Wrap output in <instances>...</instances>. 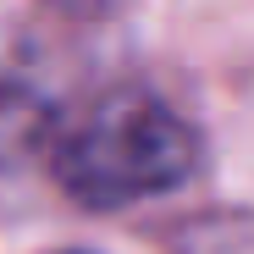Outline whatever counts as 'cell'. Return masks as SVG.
Segmentation results:
<instances>
[{
  "label": "cell",
  "mask_w": 254,
  "mask_h": 254,
  "mask_svg": "<svg viewBox=\"0 0 254 254\" xmlns=\"http://www.w3.org/2000/svg\"><path fill=\"white\" fill-rule=\"evenodd\" d=\"M50 177L89 210L144 204L155 193H172L199 172V133L193 122L166 105L155 89L116 83L77 105L50 133Z\"/></svg>",
  "instance_id": "cell-1"
},
{
  "label": "cell",
  "mask_w": 254,
  "mask_h": 254,
  "mask_svg": "<svg viewBox=\"0 0 254 254\" xmlns=\"http://www.w3.org/2000/svg\"><path fill=\"white\" fill-rule=\"evenodd\" d=\"M172 254H254V210H199L177 221Z\"/></svg>",
  "instance_id": "cell-2"
},
{
  "label": "cell",
  "mask_w": 254,
  "mask_h": 254,
  "mask_svg": "<svg viewBox=\"0 0 254 254\" xmlns=\"http://www.w3.org/2000/svg\"><path fill=\"white\" fill-rule=\"evenodd\" d=\"M33 89H22V77L11 66H0V149L17 144L28 127H33Z\"/></svg>",
  "instance_id": "cell-3"
}]
</instances>
